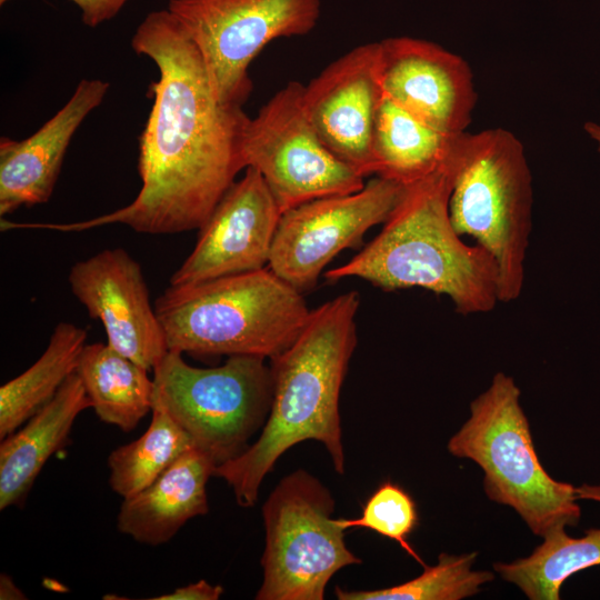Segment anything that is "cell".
<instances>
[{
	"mask_svg": "<svg viewBox=\"0 0 600 600\" xmlns=\"http://www.w3.org/2000/svg\"><path fill=\"white\" fill-rule=\"evenodd\" d=\"M131 47L159 70L139 137L140 191L112 212L38 228L81 231L121 223L148 234L200 229L244 169L241 144L250 118L242 107L218 101L201 53L173 14L168 9L148 13Z\"/></svg>",
	"mask_w": 600,
	"mask_h": 600,
	"instance_id": "6da1fadb",
	"label": "cell"
},
{
	"mask_svg": "<svg viewBox=\"0 0 600 600\" xmlns=\"http://www.w3.org/2000/svg\"><path fill=\"white\" fill-rule=\"evenodd\" d=\"M359 306V294L349 291L312 309L292 344L270 359L272 399L262 431L213 472L229 484L240 507L256 504L278 459L306 440L321 442L336 472L344 473L339 400L357 344Z\"/></svg>",
	"mask_w": 600,
	"mask_h": 600,
	"instance_id": "7a4b0ae2",
	"label": "cell"
},
{
	"mask_svg": "<svg viewBox=\"0 0 600 600\" xmlns=\"http://www.w3.org/2000/svg\"><path fill=\"white\" fill-rule=\"evenodd\" d=\"M451 176L450 154L440 169L406 186L379 234L350 261L327 270L324 279L357 277L384 291L422 288L448 297L460 314L491 311L499 302L497 268L451 223Z\"/></svg>",
	"mask_w": 600,
	"mask_h": 600,
	"instance_id": "3957f363",
	"label": "cell"
},
{
	"mask_svg": "<svg viewBox=\"0 0 600 600\" xmlns=\"http://www.w3.org/2000/svg\"><path fill=\"white\" fill-rule=\"evenodd\" d=\"M168 350L272 359L298 338L310 309L268 266L168 289L154 302Z\"/></svg>",
	"mask_w": 600,
	"mask_h": 600,
	"instance_id": "277c9868",
	"label": "cell"
},
{
	"mask_svg": "<svg viewBox=\"0 0 600 600\" xmlns=\"http://www.w3.org/2000/svg\"><path fill=\"white\" fill-rule=\"evenodd\" d=\"M449 214L493 259L499 302L520 296L532 229V176L521 141L502 128L463 132L451 152Z\"/></svg>",
	"mask_w": 600,
	"mask_h": 600,
	"instance_id": "5b68a950",
	"label": "cell"
},
{
	"mask_svg": "<svg viewBox=\"0 0 600 600\" xmlns=\"http://www.w3.org/2000/svg\"><path fill=\"white\" fill-rule=\"evenodd\" d=\"M447 448L452 456L476 462L484 473L487 497L512 508L533 534L543 538L557 528L578 524L576 487L553 479L542 467L512 377L493 376L470 403L469 419Z\"/></svg>",
	"mask_w": 600,
	"mask_h": 600,
	"instance_id": "8992f818",
	"label": "cell"
},
{
	"mask_svg": "<svg viewBox=\"0 0 600 600\" xmlns=\"http://www.w3.org/2000/svg\"><path fill=\"white\" fill-rule=\"evenodd\" d=\"M264 360L231 356L222 366L197 368L169 350L153 369V404L218 466L242 453L266 422L272 380Z\"/></svg>",
	"mask_w": 600,
	"mask_h": 600,
	"instance_id": "52a82bcc",
	"label": "cell"
},
{
	"mask_svg": "<svg viewBox=\"0 0 600 600\" xmlns=\"http://www.w3.org/2000/svg\"><path fill=\"white\" fill-rule=\"evenodd\" d=\"M334 500L311 473L282 478L262 507L266 532L257 600H322L330 579L361 563L332 517Z\"/></svg>",
	"mask_w": 600,
	"mask_h": 600,
	"instance_id": "ba28073f",
	"label": "cell"
},
{
	"mask_svg": "<svg viewBox=\"0 0 600 600\" xmlns=\"http://www.w3.org/2000/svg\"><path fill=\"white\" fill-rule=\"evenodd\" d=\"M320 0H169L206 64L218 101L238 106L252 91L249 66L278 38L303 36L318 23Z\"/></svg>",
	"mask_w": 600,
	"mask_h": 600,
	"instance_id": "9c48e42d",
	"label": "cell"
},
{
	"mask_svg": "<svg viewBox=\"0 0 600 600\" xmlns=\"http://www.w3.org/2000/svg\"><path fill=\"white\" fill-rule=\"evenodd\" d=\"M304 86L291 81L244 128V169L262 176L281 214L308 201L347 194L364 187V177L321 141L303 104Z\"/></svg>",
	"mask_w": 600,
	"mask_h": 600,
	"instance_id": "30bf717a",
	"label": "cell"
},
{
	"mask_svg": "<svg viewBox=\"0 0 600 600\" xmlns=\"http://www.w3.org/2000/svg\"><path fill=\"white\" fill-rule=\"evenodd\" d=\"M404 187L377 176L357 192L318 198L283 212L268 268L300 292L311 289L338 253L388 219Z\"/></svg>",
	"mask_w": 600,
	"mask_h": 600,
	"instance_id": "8fae6325",
	"label": "cell"
},
{
	"mask_svg": "<svg viewBox=\"0 0 600 600\" xmlns=\"http://www.w3.org/2000/svg\"><path fill=\"white\" fill-rule=\"evenodd\" d=\"M281 212L262 176L246 168L199 229L192 252L173 272L170 286L197 284L259 270L269 262Z\"/></svg>",
	"mask_w": 600,
	"mask_h": 600,
	"instance_id": "7c38bea8",
	"label": "cell"
},
{
	"mask_svg": "<svg viewBox=\"0 0 600 600\" xmlns=\"http://www.w3.org/2000/svg\"><path fill=\"white\" fill-rule=\"evenodd\" d=\"M68 281L89 316L101 321L107 343L153 371L169 350L140 264L122 248L104 249L74 263Z\"/></svg>",
	"mask_w": 600,
	"mask_h": 600,
	"instance_id": "4fadbf2b",
	"label": "cell"
},
{
	"mask_svg": "<svg viewBox=\"0 0 600 600\" xmlns=\"http://www.w3.org/2000/svg\"><path fill=\"white\" fill-rule=\"evenodd\" d=\"M382 98L379 42L350 50L303 89L307 116L321 141L364 178L374 174L372 140Z\"/></svg>",
	"mask_w": 600,
	"mask_h": 600,
	"instance_id": "5bb4252c",
	"label": "cell"
},
{
	"mask_svg": "<svg viewBox=\"0 0 600 600\" xmlns=\"http://www.w3.org/2000/svg\"><path fill=\"white\" fill-rule=\"evenodd\" d=\"M383 94L449 136L466 132L477 94L468 63L444 48L409 37L379 41Z\"/></svg>",
	"mask_w": 600,
	"mask_h": 600,
	"instance_id": "9a60e30c",
	"label": "cell"
},
{
	"mask_svg": "<svg viewBox=\"0 0 600 600\" xmlns=\"http://www.w3.org/2000/svg\"><path fill=\"white\" fill-rule=\"evenodd\" d=\"M109 88L107 81L83 79L64 106L32 136L22 140L1 137V217L50 199L73 134L102 103Z\"/></svg>",
	"mask_w": 600,
	"mask_h": 600,
	"instance_id": "2e32d148",
	"label": "cell"
},
{
	"mask_svg": "<svg viewBox=\"0 0 600 600\" xmlns=\"http://www.w3.org/2000/svg\"><path fill=\"white\" fill-rule=\"evenodd\" d=\"M216 461L193 447L138 493L122 500L118 530L148 546L167 543L192 518L209 511L207 483Z\"/></svg>",
	"mask_w": 600,
	"mask_h": 600,
	"instance_id": "e0dca14e",
	"label": "cell"
},
{
	"mask_svg": "<svg viewBox=\"0 0 600 600\" xmlns=\"http://www.w3.org/2000/svg\"><path fill=\"white\" fill-rule=\"evenodd\" d=\"M91 402L77 373L23 426L1 440L0 509L21 507L49 458L66 442Z\"/></svg>",
	"mask_w": 600,
	"mask_h": 600,
	"instance_id": "ac0fdd59",
	"label": "cell"
},
{
	"mask_svg": "<svg viewBox=\"0 0 600 600\" xmlns=\"http://www.w3.org/2000/svg\"><path fill=\"white\" fill-rule=\"evenodd\" d=\"M458 136L421 122L383 94L372 140L374 174L402 186L417 182L449 160Z\"/></svg>",
	"mask_w": 600,
	"mask_h": 600,
	"instance_id": "d6986e66",
	"label": "cell"
},
{
	"mask_svg": "<svg viewBox=\"0 0 600 600\" xmlns=\"http://www.w3.org/2000/svg\"><path fill=\"white\" fill-rule=\"evenodd\" d=\"M148 370L108 343L86 344L76 373L99 419L129 432L152 411Z\"/></svg>",
	"mask_w": 600,
	"mask_h": 600,
	"instance_id": "ffe728a7",
	"label": "cell"
},
{
	"mask_svg": "<svg viewBox=\"0 0 600 600\" xmlns=\"http://www.w3.org/2000/svg\"><path fill=\"white\" fill-rule=\"evenodd\" d=\"M87 337V330L79 326L58 323L39 359L1 386V440L46 406L76 373Z\"/></svg>",
	"mask_w": 600,
	"mask_h": 600,
	"instance_id": "44dd1931",
	"label": "cell"
},
{
	"mask_svg": "<svg viewBox=\"0 0 600 600\" xmlns=\"http://www.w3.org/2000/svg\"><path fill=\"white\" fill-rule=\"evenodd\" d=\"M600 564V528L572 538L560 527L543 537L529 557L496 562L493 569L530 600H559L562 583L572 574Z\"/></svg>",
	"mask_w": 600,
	"mask_h": 600,
	"instance_id": "7402d4cb",
	"label": "cell"
},
{
	"mask_svg": "<svg viewBox=\"0 0 600 600\" xmlns=\"http://www.w3.org/2000/svg\"><path fill=\"white\" fill-rule=\"evenodd\" d=\"M151 413L144 433L108 457L110 488L122 499L147 488L194 447L189 434L162 408L153 404Z\"/></svg>",
	"mask_w": 600,
	"mask_h": 600,
	"instance_id": "603a6c76",
	"label": "cell"
},
{
	"mask_svg": "<svg viewBox=\"0 0 600 600\" xmlns=\"http://www.w3.org/2000/svg\"><path fill=\"white\" fill-rule=\"evenodd\" d=\"M477 557V551L461 556L442 552L436 566H426L420 576L401 584L354 591L336 587L334 592L339 600H461L479 593L481 586L494 578L490 571L472 569Z\"/></svg>",
	"mask_w": 600,
	"mask_h": 600,
	"instance_id": "cb8c5ba5",
	"label": "cell"
},
{
	"mask_svg": "<svg viewBox=\"0 0 600 600\" xmlns=\"http://www.w3.org/2000/svg\"><path fill=\"white\" fill-rule=\"evenodd\" d=\"M344 529L364 528L397 542L423 568L427 566L409 543L410 534L419 523L413 498L399 484L386 480L378 486L362 507L360 517L337 519Z\"/></svg>",
	"mask_w": 600,
	"mask_h": 600,
	"instance_id": "d4e9b609",
	"label": "cell"
},
{
	"mask_svg": "<svg viewBox=\"0 0 600 600\" xmlns=\"http://www.w3.org/2000/svg\"><path fill=\"white\" fill-rule=\"evenodd\" d=\"M81 11L82 22L96 28L116 17L128 0H70Z\"/></svg>",
	"mask_w": 600,
	"mask_h": 600,
	"instance_id": "484cf974",
	"label": "cell"
},
{
	"mask_svg": "<svg viewBox=\"0 0 600 600\" xmlns=\"http://www.w3.org/2000/svg\"><path fill=\"white\" fill-rule=\"evenodd\" d=\"M223 593L220 584H211L201 579L197 582L177 588L170 593L152 598L153 600H218Z\"/></svg>",
	"mask_w": 600,
	"mask_h": 600,
	"instance_id": "4316f807",
	"label": "cell"
},
{
	"mask_svg": "<svg viewBox=\"0 0 600 600\" xmlns=\"http://www.w3.org/2000/svg\"><path fill=\"white\" fill-rule=\"evenodd\" d=\"M0 599L1 600H18L27 599L24 593L16 586L12 578L6 573L0 577Z\"/></svg>",
	"mask_w": 600,
	"mask_h": 600,
	"instance_id": "83f0119b",
	"label": "cell"
},
{
	"mask_svg": "<svg viewBox=\"0 0 600 600\" xmlns=\"http://www.w3.org/2000/svg\"><path fill=\"white\" fill-rule=\"evenodd\" d=\"M576 493L579 500L583 499L600 502V484L583 483L576 487Z\"/></svg>",
	"mask_w": 600,
	"mask_h": 600,
	"instance_id": "f1b7e54d",
	"label": "cell"
},
{
	"mask_svg": "<svg viewBox=\"0 0 600 600\" xmlns=\"http://www.w3.org/2000/svg\"><path fill=\"white\" fill-rule=\"evenodd\" d=\"M584 131L597 143V149L600 153V124L592 121H587L584 123Z\"/></svg>",
	"mask_w": 600,
	"mask_h": 600,
	"instance_id": "f546056e",
	"label": "cell"
},
{
	"mask_svg": "<svg viewBox=\"0 0 600 600\" xmlns=\"http://www.w3.org/2000/svg\"><path fill=\"white\" fill-rule=\"evenodd\" d=\"M7 1H9V0H0V4L2 6V4H4Z\"/></svg>",
	"mask_w": 600,
	"mask_h": 600,
	"instance_id": "4dcf8cb0",
	"label": "cell"
}]
</instances>
